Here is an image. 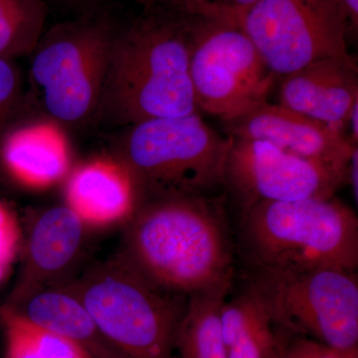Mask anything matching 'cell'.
<instances>
[{
  "instance_id": "30",
  "label": "cell",
  "mask_w": 358,
  "mask_h": 358,
  "mask_svg": "<svg viewBox=\"0 0 358 358\" xmlns=\"http://www.w3.org/2000/svg\"><path fill=\"white\" fill-rule=\"evenodd\" d=\"M7 1V0H0V2Z\"/></svg>"
},
{
  "instance_id": "7",
  "label": "cell",
  "mask_w": 358,
  "mask_h": 358,
  "mask_svg": "<svg viewBox=\"0 0 358 358\" xmlns=\"http://www.w3.org/2000/svg\"><path fill=\"white\" fill-rule=\"evenodd\" d=\"M241 278L262 299L275 329L341 352L358 348L357 272L244 268Z\"/></svg>"
},
{
  "instance_id": "9",
  "label": "cell",
  "mask_w": 358,
  "mask_h": 358,
  "mask_svg": "<svg viewBox=\"0 0 358 358\" xmlns=\"http://www.w3.org/2000/svg\"><path fill=\"white\" fill-rule=\"evenodd\" d=\"M206 6L243 30L275 76L350 55V26L338 0H259L243 9Z\"/></svg>"
},
{
  "instance_id": "4",
  "label": "cell",
  "mask_w": 358,
  "mask_h": 358,
  "mask_svg": "<svg viewBox=\"0 0 358 358\" xmlns=\"http://www.w3.org/2000/svg\"><path fill=\"white\" fill-rule=\"evenodd\" d=\"M232 136H222L199 112L129 127L117 159L128 169L140 202L164 195H215Z\"/></svg>"
},
{
  "instance_id": "12",
  "label": "cell",
  "mask_w": 358,
  "mask_h": 358,
  "mask_svg": "<svg viewBox=\"0 0 358 358\" xmlns=\"http://www.w3.org/2000/svg\"><path fill=\"white\" fill-rule=\"evenodd\" d=\"M282 78L278 103L343 133L358 102V69L352 55L320 59Z\"/></svg>"
},
{
  "instance_id": "8",
  "label": "cell",
  "mask_w": 358,
  "mask_h": 358,
  "mask_svg": "<svg viewBox=\"0 0 358 358\" xmlns=\"http://www.w3.org/2000/svg\"><path fill=\"white\" fill-rule=\"evenodd\" d=\"M192 13L189 75L197 110L221 121L267 101L275 75L241 28L205 4Z\"/></svg>"
},
{
  "instance_id": "21",
  "label": "cell",
  "mask_w": 358,
  "mask_h": 358,
  "mask_svg": "<svg viewBox=\"0 0 358 358\" xmlns=\"http://www.w3.org/2000/svg\"><path fill=\"white\" fill-rule=\"evenodd\" d=\"M20 320H22L26 329L29 331L42 358H92L91 355L81 346L73 343L69 339L58 336V334L49 333V331L28 324L22 319Z\"/></svg>"
},
{
  "instance_id": "16",
  "label": "cell",
  "mask_w": 358,
  "mask_h": 358,
  "mask_svg": "<svg viewBox=\"0 0 358 358\" xmlns=\"http://www.w3.org/2000/svg\"><path fill=\"white\" fill-rule=\"evenodd\" d=\"M28 324L81 346L92 358H124L106 338L69 289H42L15 306H4Z\"/></svg>"
},
{
  "instance_id": "22",
  "label": "cell",
  "mask_w": 358,
  "mask_h": 358,
  "mask_svg": "<svg viewBox=\"0 0 358 358\" xmlns=\"http://www.w3.org/2000/svg\"><path fill=\"white\" fill-rule=\"evenodd\" d=\"M20 243V230L17 221L10 210L0 202V284L8 275Z\"/></svg>"
},
{
  "instance_id": "26",
  "label": "cell",
  "mask_w": 358,
  "mask_h": 358,
  "mask_svg": "<svg viewBox=\"0 0 358 358\" xmlns=\"http://www.w3.org/2000/svg\"><path fill=\"white\" fill-rule=\"evenodd\" d=\"M210 1L211 0H179L181 6L185 7V8H193V7L201 6V4L204 3H208V2Z\"/></svg>"
},
{
  "instance_id": "1",
  "label": "cell",
  "mask_w": 358,
  "mask_h": 358,
  "mask_svg": "<svg viewBox=\"0 0 358 358\" xmlns=\"http://www.w3.org/2000/svg\"><path fill=\"white\" fill-rule=\"evenodd\" d=\"M217 195H164L138 203L121 255L155 287L188 296L225 282L235 270L234 233Z\"/></svg>"
},
{
  "instance_id": "5",
  "label": "cell",
  "mask_w": 358,
  "mask_h": 358,
  "mask_svg": "<svg viewBox=\"0 0 358 358\" xmlns=\"http://www.w3.org/2000/svg\"><path fill=\"white\" fill-rule=\"evenodd\" d=\"M68 289L124 358H173L188 298L157 288L121 254Z\"/></svg>"
},
{
  "instance_id": "24",
  "label": "cell",
  "mask_w": 358,
  "mask_h": 358,
  "mask_svg": "<svg viewBox=\"0 0 358 358\" xmlns=\"http://www.w3.org/2000/svg\"><path fill=\"white\" fill-rule=\"evenodd\" d=\"M338 1L348 20L350 34L357 32L358 0H338Z\"/></svg>"
},
{
  "instance_id": "31",
  "label": "cell",
  "mask_w": 358,
  "mask_h": 358,
  "mask_svg": "<svg viewBox=\"0 0 358 358\" xmlns=\"http://www.w3.org/2000/svg\"><path fill=\"white\" fill-rule=\"evenodd\" d=\"M213 1H214V0H211V1H210V2H213ZM208 3H209V2H208Z\"/></svg>"
},
{
  "instance_id": "14",
  "label": "cell",
  "mask_w": 358,
  "mask_h": 358,
  "mask_svg": "<svg viewBox=\"0 0 358 358\" xmlns=\"http://www.w3.org/2000/svg\"><path fill=\"white\" fill-rule=\"evenodd\" d=\"M84 222L67 205L45 211L30 233L24 268L8 303L15 306L43 289L74 260L84 234Z\"/></svg>"
},
{
  "instance_id": "23",
  "label": "cell",
  "mask_w": 358,
  "mask_h": 358,
  "mask_svg": "<svg viewBox=\"0 0 358 358\" xmlns=\"http://www.w3.org/2000/svg\"><path fill=\"white\" fill-rule=\"evenodd\" d=\"M20 90V75L13 59L0 57V128L15 107Z\"/></svg>"
},
{
  "instance_id": "17",
  "label": "cell",
  "mask_w": 358,
  "mask_h": 358,
  "mask_svg": "<svg viewBox=\"0 0 358 358\" xmlns=\"http://www.w3.org/2000/svg\"><path fill=\"white\" fill-rule=\"evenodd\" d=\"M221 308V327L227 358H272L277 352V329L267 308L249 282Z\"/></svg>"
},
{
  "instance_id": "3",
  "label": "cell",
  "mask_w": 358,
  "mask_h": 358,
  "mask_svg": "<svg viewBox=\"0 0 358 358\" xmlns=\"http://www.w3.org/2000/svg\"><path fill=\"white\" fill-rule=\"evenodd\" d=\"M233 233L245 268L357 272L358 218L334 196L260 202L239 213Z\"/></svg>"
},
{
  "instance_id": "20",
  "label": "cell",
  "mask_w": 358,
  "mask_h": 358,
  "mask_svg": "<svg viewBox=\"0 0 358 358\" xmlns=\"http://www.w3.org/2000/svg\"><path fill=\"white\" fill-rule=\"evenodd\" d=\"M277 334L278 358H346L348 350H336L315 339L281 329H277Z\"/></svg>"
},
{
  "instance_id": "2",
  "label": "cell",
  "mask_w": 358,
  "mask_h": 358,
  "mask_svg": "<svg viewBox=\"0 0 358 358\" xmlns=\"http://www.w3.org/2000/svg\"><path fill=\"white\" fill-rule=\"evenodd\" d=\"M182 9L180 17L148 16L117 33L101 107L120 124L199 112L189 75L192 13Z\"/></svg>"
},
{
  "instance_id": "18",
  "label": "cell",
  "mask_w": 358,
  "mask_h": 358,
  "mask_svg": "<svg viewBox=\"0 0 358 358\" xmlns=\"http://www.w3.org/2000/svg\"><path fill=\"white\" fill-rule=\"evenodd\" d=\"M233 282L188 296L176 338V350L182 358H227L221 327V308Z\"/></svg>"
},
{
  "instance_id": "27",
  "label": "cell",
  "mask_w": 358,
  "mask_h": 358,
  "mask_svg": "<svg viewBox=\"0 0 358 358\" xmlns=\"http://www.w3.org/2000/svg\"><path fill=\"white\" fill-rule=\"evenodd\" d=\"M346 358H358V348L348 350V352H346Z\"/></svg>"
},
{
  "instance_id": "28",
  "label": "cell",
  "mask_w": 358,
  "mask_h": 358,
  "mask_svg": "<svg viewBox=\"0 0 358 358\" xmlns=\"http://www.w3.org/2000/svg\"><path fill=\"white\" fill-rule=\"evenodd\" d=\"M67 1H73V2H76V1H88V0H67Z\"/></svg>"
},
{
  "instance_id": "25",
  "label": "cell",
  "mask_w": 358,
  "mask_h": 358,
  "mask_svg": "<svg viewBox=\"0 0 358 358\" xmlns=\"http://www.w3.org/2000/svg\"><path fill=\"white\" fill-rule=\"evenodd\" d=\"M357 174H358V148H355V152L350 157V164L348 169V179L346 183L352 186L353 197L355 199V203L357 204L358 199V185H357Z\"/></svg>"
},
{
  "instance_id": "11",
  "label": "cell",
  "mask_w": 358,
  "mask_h": 358,
  "mask_svg": "<svg viewBox=\"0 0 358 358\" xmlns=\"http://www.w3.org/2000/svg\"><path fill=\"white\" fill-rule=\"evenodd\" d=\"M222 124L224 134L232 138L267 141L284 152L327 164L346 176L350 157L358 148L339 129L267 101Z\"/></svg>"
},
{
  "instance_id": "15",
  "label": "cell",
  "mask_w": 358,
  "mask_h": 358,
  "mask_svg": "<svg viewBox=\"0 0 358 358\" xmlns=\"http://www.w3.org/2000/svg\"><path fill=\"white\" fill-rule=\"evenodd\" d=\"M0 155L7 173L26 187H50L69 173V145L57 122L14 129L4 138Z\"/></svg>"
},
{
  "instance_id": "10",
  "label": "cell",
  "mask_w": 358,
  "mask_h": 358,
  "mask_svg": "<svg viewBox=\"0 0 358 358\" xmlns=\"http://www.w3.org/2000/svg\"><path fill=\"white\" fill-rule=\"evenodd\" d=\"M346 179L345 173L267 141L236 138H232L224 169V188L239 213L264 201L329 199Z\"/></svg>"
},
{
  "instance_id": "6",
  "label": "cell",
  "mask_w": 358,
  "mask_h": 358,
  "mask_svg": "<svg viewBox=\"0 0 358 358\" xmlns=\"http://www.w3.org/2000/svg\"><path fill=\"white\" fill-rule=\"evenodd\" d=\"M117 36L106 16L56 25L32 52L30 75L45 112L55 122L76 124L102 103Z\"/></svg>"
},
{
  "instance_id": "19",
  "label": "cell",
  "mask_w": 358,
  "mask_h": 358,
  "mask_svg": "<svg viewBox=\"0 0 358 358\" xmlns=\"http://www.w3.org/2000/svg\"><path fill=\"white\" fill-rule=\"evenodd\" d=\"M46 6L43 0L0 2V57L29 55L43 35Z\"/></svg>"
},
{
  "instance_id": "13",
  "label": "cell",
  "mask_w": 358,
  "mask_h": 358,
  "mask_svg": "<svg viewBox=\"0 0 358 358\" xmlns=\"http://www.w3.org/2000/svg\"><path fill=\"white\" fill-rule=\"evenodd\" d=\"M66 202L84 224L106 226L128 221L140 199L134 179L121 160L99 157L71 174Z\"/></svg>"
},
{
  "instance_id": "29",
  "label": "cell",
  "mask_w": 358,
  "mask_h": 358,
  "mask_svg": "<svg viewBox=\"0 0 358 358\" xmlns=\"http://www.w3.org/2000/svg\"><path fill=\"white\" fill-rule=\"evenodd\" d=\"M272 358H278V346H277V352H275V355Z\"/></svg>"
}]
</instances>
